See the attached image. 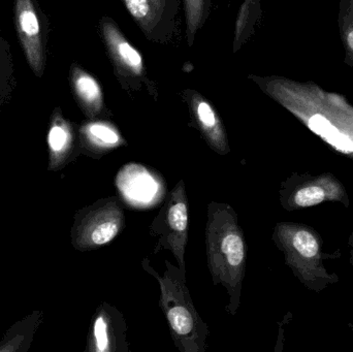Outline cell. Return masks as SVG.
<instances>
[{
	"instance_id": "6da1fadb",
	"label": "cell",
	"mask_w": 353,
	"mask_h": 352,
	"mask_svg": "<svg viewBox=\"0 0 353 352\" xmlns=\"http://www.w3.org/2000/svg\"><path fill=\"white\" fill-rule=\"evenodd\" d=\"M205 251L208 268L215 287H223L230 298L228 311L238 312L246 273L247 245L238 215L224 203L208 205Z\"/></svg>"
},
{
	"instance_id": "7a4b0ae2",
	"label": "cell",
	"mask_w": 353,
	"mask_h": 352,
	"mask_svg": "<svg viewBox=\"0 0 353 352\" xmlns=\"http://www.w3.org/2000/svg\"><path fill=\"white\" fill-rule=\"evenodd\" d=\"M143 269L154 277L161 287L159 306L167 318L170 333L181 352H205L209 327L197 313L186 285V273L165 262V273L159 274L145 258Z\"/></svg>"
},
{
	"instance_id": "3957f363",
	"label": "cell",
	"mask_w": 353,
	"mask_h": 352,
	"mask_svg": "<svg viewBox=\"0 0 353 352\" xmlns=\"http://www.w3.org/2000/svg\"><path fill=\"white\" fill-rule=\"evenodd\" d=\"M124 227L125 215L121 198H103L77 215L72 244L81 251L97 249L111 243Z\"/></svg>"
},
{
	"instance_id": "277c9868",
	"label": "cell",
	"mask_w": 353,
	"mask_h": 352,
	"mask_svg": "<svg viewBox=\"0 0 353 352\" xmlns=\"http://www.w3.org/2000/svg\"><path fill=\"white\" fill-rule=\"evenodd\" d=\"M150 229L152 235L159 238L154 253H159V250H170L175 256L178 268L186 273L185 250L188 240V200L183 180L170 192Z\"/></svg>"
},
{
	"instance_id": "5b68a950",
	"label": "cell",
	"mask_w": 353,
	"mask_h": 352,
	"mask_svg": "<svg viewBox=\"0 0 353 352\" xmlns=\"http://www.w3.org/2000/svg\"><path fill=\"white\" fill-rule=\"evenodd\" d=\"M116 186L122 202L132 208H151L165 198V185L161 176L138 163L124 165L118 172Z\"/></svg>"
},
{
	"instance_id": "8992f818",
	"label": "cell",
	"mask_w": 353,
	"mask_h": 352,
	"mask_svg": "<svg viewBox=\"0 0 353 352\" xmlns=\"http://www.w3.org/2000/svg\"><path fill=\"white\" fill-rule=\"evenodd\" d=\"M14 24L23 52L35 76L41 78L45 72V41L34 0L14 1Z\"/></svg>"
},
{
	"instance_id": "52a82bcc",
	"label": "cell",
	"mask_w": 353,
	"mask_h": 352,
	"mask_svg": "<svg viewBox=\"0 0 353 352\" xmlns=\"http://www.w3.org/2000/svg\"><path fill=\"white\" fill-rule=\"evenodd\" d=\"M128 346V324L123 316L113 306L101 304L93 318L87 351L126 352Z\"/></svg>"
},
{
	"instance_id": "ba28073f",
	"label": "cell",
	"mask_w": 353,
	"mask_h": 352,
	"mask_svg": "<svg viewBox=\"0 0 353 352\" xmlns=\"http://www.w3.org/2000/svg\"><path fill=\"white\" fill-rule=\"evenodd\" d=\"M191 111L195 123L199 126L203 138L212 150L217 154L230 153L228 136L219 116L211 105L203 97L194 95L191 99Z\"/></svg>"
},
{
	"instance_id": "9c48e42d",
	"label": "cell",
	"mask_w": 353,
	"mask_h": 352,
	"mask_svg": "<svg viewBox=\"0 0 353 352\" xmlns=\"http://www.w3.org/2000/svg\"><path fill=\"white\" fill-rule=\"evenodd\" d=\"M80 134L83 148L92 157L103 156L126 145L119 130L109 122H88L81 127Z\"/></svg>"
},
{
	"instance_id": "30bf717a",
	"label": "cell",
	"mask_w": 353,
	"mask_h": 352,
	"mask_svg": "<svg viewBox=\"0 0 353 352\" xmlns=\"http://www.w3.org/2000/svg\"><path fill=\"white\" fill-rule=\"evenodd\" d=\"M103 33L110 53L118 65L134 76H141L144 70V62L138 50L126 41L112 22L103 23Z\"/></svg>"
},
{
	"instance_id": "8fae6325",
	"label": "cell",
	"mask_w": 353,
	"mask_h": 352,
	"mask_svg": "<svg viewBox=\"0 0 353 352\" xmlns=\"http://www.w3.org/2000/svg\"><path fill=\"white\" fill-rule=\"evenodd\" d=\"M74 136L72 125L57 111L52 118L51 126L48 134L50 158L52 169L61 167L72 154Z\"/></svg>"
},
{
	"instance_id": "7c38bea8",
	"label": "cell",
	"mask_w": 353,
	"mask_h": 352,
	"mask_svg": "<svg viewBox=\"0 0 353 352\" xmlns=\"http://www.w3.org/2000/svg\"><path fill=\"white\" fill-rule=\"evenodd\" d=\"M70 79L77 99L85 114L89 117H95L97 114L101 113L103 97V91L97 81L79 68H72Z\"/></svg>"
},
{
	"instance_id": "4fadbf2b",
	"label": "cell",
	"mask_w": 353,
	"mask_h": 352,
	"mask_svg": "<svg viewBox=\"0 0 353 352\" xmlns=\"http://www.w3.org/2000/svg\"><path fill=\"white\" fill-rule=\"evenodd\" d=\"M134 20L148 30L154 26L161 16L165 0H123Z\"/></svg>"
},
{
	"instance_id": "5bb4252c",
	"label": "cell",
	"mask_w": 353,
	"mask_h": 352,
	"mask_svg": "<svg viewBox=\"0 0 353 352\" xmlns=\"http://www.w3.org/2000/svg\"><path fill=\"white\" fill-rule=\"evenodd\" d=\"M12 58L6 41L0 35V101H3L10 92L12 79Z\"/></svg>"
},
{
	"instance_id": "9a60e30c",
	"label": "cell",
	"mask_w": 353,
	"mask_h": 352,
	"mask_svg": "<svg viewBox=\"0 0 353 352\" xmlns=\"http://www.w3.org/2000/svg\"><path fill=\"white\" fill-rule=\"evenodd\" d=\"M185 12L189 41H192L203 18V0H185Z\"/></svg>"
},
{
	"instance_id": "2e32d148",
	"label": "cell",
	"mask_w": 353,
	"mask_h": 352,
	"mask_svg": "<svg viewBox=\"0 0 353 352\" xmlns=\"http://www.w3.org/2000/svg\"><path fill=\"white\" fill-rule=\"evenodd\" d=\"M292 246L304 258H313L319 252L316 239L313 237L312 234L307 231H299L296 233L292 238Z\"/></svg>"
},
{
	"instance_id": "e0dca14e",
	"label": "cell",
	"mask_w": 353,
	"mask_h": 352,
	"mask_svg": "<svg viewBox=\"0 0 353 352\" xmlns=\"http://www.w3.org/2000/svg\"><path fill=\"white\" fill-rule=\"evenodd\" d=\"M325 198V194L323 189L316 186L304 187L298 190L294 194V204L298 207H310L323 202Z\"/></svg>"
},
{
	"instance_id": "ac0fdd59",
	"label": "cell",
	"mask_w": 353,
	"mask_h": 352,
	"mask_svg": "<svg viewBox=\"0 0 353 352\" xmlns=\"http://www.w3.org/2000/svg\"><path fill=\"white\" fill-rule=\"evenodd\" d=\"M325 140L341 152H353L352 141L345 134H341L337 128H335L327 138H325Z\"/></svg>"
},
{
	"instance_id": "d6986e66",
	"label": "cell",
	"mask_w": 353,
	"mask_h": 352,
	"mask_svg": "<svg viewBox=\"0 0 353 352\" xmlns=\"http://www.w3.org/2000/svg\"><path fill=\"white\" fill-rule=\"evenodd\" d=\"M308 125L313 132L323 136V138H327L336 128L327 118L323 117V115H319V114L312 116L309 119Z\"/></svg>"
},
{
	"instance_id": "ffe728a7",
	"label": "cell",
	"mask_w": 353,
	"mask_h": 352,
	"mask_svg": "<svg viewBox=\"0 0 353 352\" xmlns=\"http://www.w3.org/2000/svg\"><path fill=\"white\" fill-rule=\"evenodd\" d=\"M347 41L348 45H350V47L352 48L353 51V31L348 34Z\"/></svg>"
}]
</instances>
